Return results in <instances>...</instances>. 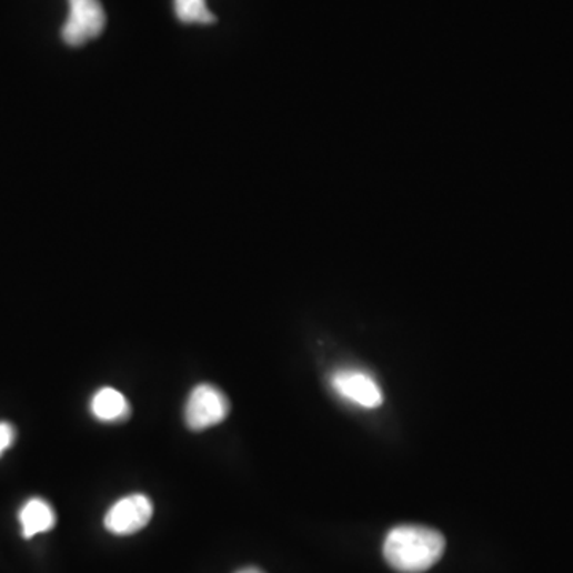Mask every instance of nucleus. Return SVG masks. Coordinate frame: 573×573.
I'll list each match as a JSON object with an SVG mask.
<instances>
[{"instance_id": "2", "label": "nucleus", "mask_w": 573, "mask_h": 573, "mask_svg": "<svg viewBox=\"0 0 573 573\" xmlns=\"http://www.w3.org/2000/svg\"><path fill=\"white\" fill-rule=\"evenodd\" d=\"M69 14L61 29L68 46L80 47L101 36L105 28L104 7L99 0H68Z\"/></svg>"}, {"instance_id": "7", "label": "nucleus", "mask_w": 573, "mask_h": 573, "mask_svg": "<svg viewBox=\"0 0 573 573\" xmlns=\"http://www.w3.org/2000/svg\"><path fill=\"white\" fill-rule=\"evenodd\" d=\"M91 413L102 422L123 421L130 418V402L117 389L102 388L91 399Z\"/></svg>"}, {"instance_id": "9", "label": "nucleus", "mask_w": 573, "mask_h": 573, "mask_svg": "<svg viewBox=\"0 0 573 573\" xmlns=\"http://www.w3.org/2000/svg\"><path fill=\"white\" fill-rule=\"evenodd\" d=\"M14 429L9 422H0V455L6 453L14 442Z\"/></svg>"}, {"instance_id": "10", "label": "nucleus", "mask_w": 573, "mask_h": 573, "mask_svg": "<svg viewBox=\"0 0 573 573\" xmlns=\"http://www.w3.org/2000/svg\"><path fill=\"white\" fill-rule=\"evenodd\" d=\"M238 573H263V572L260 571V569L248 567V569H242V571H239Z\"/></svg>"}, {"instance_id": "5", "label": "nucleus", "mask_w": 573, "mask_h": 573, "mask_svg": "<svg viewBox=\"0 0 573 573\" xmlns=\"http://www.w3.org/2000/svg\"><path fill=\"white\" fill-rule=\"evenodd\" d=\"M330 384H332L333 391L338 395L359 406L373 410V408L381 406L384 402V396H382L376 381L369 373H363L360 370L336 371L332 374Z\"/></svg>"}, {"instance_id": "8", "label": "nucleus", "mask_w": 573, "mask_h": 573, "mask_svg": "<svg viewBox=\"0 0 573 573\" xmlns=\"http://www.w3.org/2000/svg\"><path fill=\"white\" fill-rule=\"evenodd\" d=\"M174 12L185 24H212L215 21L205 0H174Z\"/></svg>"}, {"instance_id": "4", "label": "nucleus", "mask_w": 573, "mask_h": 573, "mask_svg": "<svg viewBox=\"0 0 573 573\" xmlns=\"http://www.w3.org/2000/svg\"><path fill=\"white\" fill-rule=\"evenodd\" d=\"M153 516V503L147 495L132 494L110 506L104 525L115 535H131L142 531Z\"/></svg>"}, {"instance_id": "1", "label": "nucleus", "mask_w": 573, "mask_h": 573, "mask_svg": "<svg viewBox=\"0 0 573 573\" xmlns=\"http://www.w3.org/2000/svg\"><path fill=\"white\" fill-rule=\"evenodd\" d=\"M446 540L425 525H396L384 542V557L400 573H422L440 561Z\"/></svg>"}, {"instance_id": "6", "label": "nucleus", "mask_w": 573, "mask_h": 573, "mask_svg": "<svg viewBox=\"0 0 573 573\" xmlns=\"http://www.w3.org/2000/svg\"><path fill=\"white\" fill-rule=\"evenodd\" d=\"M20 524L23 529V537L32 539L51 531L57 524V514L50 503L43 499H29L20 510Z\"/></svg>"}, {"instance_id": "3", "label": "nucleus", "mask_w": 573, "mask_h": 573, "mask_svg": "<svg viewBox=\"0 0 573 573\" xmlns=\"http://www.w3.org/2000/svg\"><path fill=\"white\" fill-rule=\"evenodd\" d=\"M230 413V402L220 389L201 384L191 391L185 406V421L191 430L214 428L225 421Z\"/></svg>"}]
</instances>
